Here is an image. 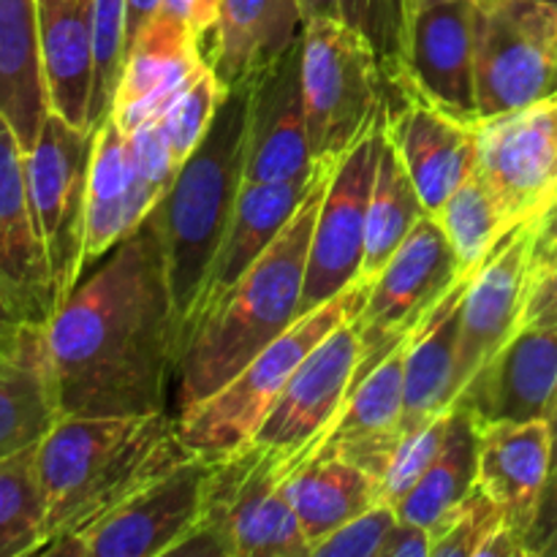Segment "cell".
<instances>
[{
	"label": "cell",
	"mask_w": 557,
	"mask_h": 557,
	"mask_svg": "<svg viewBox=\"0 0 557 557\" xmlns=\"http://www.w3.org/2000/svg\"><path fill=\"white\" fill-rule=\"evenodd\" d=\"M466 272L438 218L424 215L384 270L370 277L368 299L359 313L362 354L351 389L408 335H413Z\"/></svg>",
	"instance_id": "9c48e42d"
},
{
	"label": "cell",
	"mask_w": 557,
	"mask_h": 557,
	"mask_svg": "<svg viewBox=\"0 0 557 557\" xmlns=\"http://www.w3.org/2000/svg\"><path fill=\"white\" fill-rule=\"evenodd\" d=\"M547 428H549V466L557 471V395L553 400V408L547 413Z\"/></svg>",
	"instance_id": "f907efd6"
},
{
	"label": "cell",
	"mask_w": 557,
	"mask_h": 557,
	"mask_svg": "<svg viewBox=\"0 0 557 557\" xmlns=\"http://www.w3.org/2000/svg\"><path fill=\"white\" fill-rule=\"evenodd\" d=\"M368 292L370 277L362 275L335 299L299 315L281 337H275L264 351L256 354L215 395L196 403L188 411L174 413L185 449L205 460H215V457L253 441L297 364L337 324L362 313Z\"/></svg>",
	"instance_id": "8992f818"
},
{
	"label": "cell",
	"mask_w": 557,
	"mask_h": 557,
	"mask_svg": "<svg viewBox=\"0 0 557 557\" xmlns=\"http://www.w3.org/2000/svg\"><path fill=\"white\" fill-rule=\"evenodd\" d=\"M341 20L362 33L375 49L386 79L403 74L406 63V0H337Z\"/></svg>",
	"instance_id": "f35d334b"
},
{
	"label": "cell",
	"mask_w": 557,
	"mask_h": 557,
	"mask_svg": "<svg viewBox=\"0 0 557 557\" xmlns=\"http://www.w3.org/2000/svg\"><path fill=\"white\" fill-rule=\"evenodd\" d=\"M313 161L302 98V38L253 74L243 183L310 177Z\"/></svg>",
	"instance_id": "d6986e66"
},
{
	"label": "cell",
	"mask_w": 557,
	"mask_h": 557,
	"mask_svg": "<svg viewBox=\"0 0 557 557\" xmlns=\"http://www.w3.org/2000/svg\"><path fill=\"white\" fill-rule=\"evenodd\" d=\"M125 141H128L131 169H134L136 199H139L141 212L150 215L158 207V201L166 196L169 185H172L180 166L174 163L172 150L166 145L161 117L136 125L134 131L125 134Z\"/></svg>",
	"instance_id": "ab89813d"
},
{
	"label": "cell",
	"mask_w": 557,
	"mask_h": 557,
	"mask_svg": "<svg viewBox=\"0 0 557 557\" xmlns=\"http://www.w3.org/2000/svg\"><path fill=\"white\" fill-rule=\"evenodd\" d=\"M479 267V264H476ZM473 267V270H476ZM473 270H468L433 313L413 330L406 354V406H403V435L455 406L457 348H460L462 297Z\"/></svg>",
	"instance_id": "484cf974"
},
{
	"label": "cell",
	"mask_w": 557,
	"mask_h": 557,
	"mask_svg": "<svg viewBox=\"0 0 557 557\" xmlns=\"http://www.w3.org/2000/svg\"><path fill=\"white\" fill-rule=\"evenodd\" d=\"M128 3V47L136 38V33L161 11L163 0H125Z\"/></svg>",
	"instance_id": "c3c4849f"
},
{
	"label": "cell",
	"mask_w": 557,
	"mask_h": 557,
	"mask_svg": "<svg viewBox=\"0 0 557 557\" xmlns=\"http://www.w3.org/2000/svg\"><path fill=\"white\" fill-rule=\"evenodd\" d=\"M286 490L310 553L343 522L354 520L381 500L379 479L343 457L319 451L292 468Z\"/></svg>",
	"instance_id": "4dcf8cb0"
},
{
	"label": "cell",
	"mask_w": 557,
	"mask_h": 557,
	"mask_svg": "<svg viewBox=\"0 0 557 557\" xmlns=\"http://www.w3.org/2000/svg\"><path fill=\"white\" fill-rule=\"evenodd\" d=\"M536 223L539 215L515 223L479 261L468 281L462 297L460 348H457V392L522 330L528 294H531Z\"/></svg>",
	"instance_id": "9a60e30c"
},
{
	"label": "cell",
	"mask_w": 557,
	"mask_h": 557,
	"mask_svg": "<svg viewBox=\"0 0 557 557\" xmlns=\"http://www.w3.org/2000/svg\"><path fill=\"white\" fill-rule=\"evenodd\" d=\"M395 522V506L379 500L359 517L343 522L324 542L315 544L310 557H381V547H384Z\"/></svg>",
	"instance_id": "7bdbcfd3"
},
{
	"label": "cell",
	"mask_w": 557,
	"mask_h": 557,
	"mask_svg": "<svg viewBox=\"0 0 557 557\" xmlns=\"http://www.w3.org/2000/svg\"><path fill=\"white\" fill-rule=\"evenodd\" d=\"M386 107V103H384ZM384 114L379 123L337 161L326 196L315 215L299 313L321 308L362 277L368 207L379 169Z\"/></svg>",
	"instance_id": "7c38bea8"
},
{
	"label": "cell",
	"mask_w": 557,
	"mask_h": 557,
	"mask_svg": "<svg viewBox=\"0 0 557 557\" xmlns=\"http://www.w3.org/2000/svg\"><path fill=\"white\" fill-rule=\"evenodd\" d=\"M302 0H221L210 69L226 87L259 74L302 38Z\"/></svg>",
	"instance_id": "d4e9b609"
},
{
	"label": "cell",
	"mask_w": 557,
	"mask_h": 557,
	"mask_svg": "<svg viewBox=\"0 0 557 557\" xmlns=\"http://www.w3.org/2000/svg\"><path fill=\"white\" fill-rule=\"evenodd\" d=\"M386 71L368 38L341 16L302 30V98L313 161H341L384 114Z\"/></svg>",
	"instance_id": "52a82bcc"
},
{
	"label": "cell",
	"mask_w": 557,
	"mask_h": 557,
	"mask_svg": "<svg viewBox=\"0 0 557 557\" xmlns=\"http://www.w3.org/2000/svg\"><path fill=\"white\" fill-rule=\"evenodd\" d=\"M525 557H557V471L549 473L533 520L522 536Z\"/></svg>",
	"instance_id": "ee69618b"
},
{
	"label": "cell",
	"mask_w": 557,
	"mask_h": 557,
	"mask_svg": "<svg viewBox=\"0 0 557 557\" xmlns=\"http://www.w3.org/2000/svg\"><path fill=\"white\" fill-rule=\"evenodd\" d=\"M428 215L411 174L403 166L389 136L381 134L379 169L368 207V237H364L362 275L375 277L397 253L408 234Z\"/></svg>",
	"instance_id": "d6a6232c"
},
{
	"label": "cell",
	"mask_w": 557,
	"mask_h": 557,
	"mask_svg": "<svg viewBox=\"0 0 557 557\" xmlns=\"http://www.w3.org/2000/svg\"><path fill=\"white\" fill-rule=\"evenodd\" d=\"M324 163L326 161H321L310 177L281 180V183H243L237 205H234L232 221H228L226 234L221 239V248H218L215 259H212L205 292H201L199 305H196L194 315H190L183 335H180V348H183V341L188 337L190 326L281 237V232L288 226L294 212L299 210L305 196L310 194V188L319 180Z\"/></svg>",
	"instance_id": "603a6c76"
},
{
	"label": "cell",
	"mask_w": 557,
	"mask_h": 557,
	"mask_svg": "<svg viewBox=\"0 0 557 557\" xmlns=\"http://www.w3.org/2000/svg\"><path fill=\"white\" fill-rule=\"evenodd\" d=\"M210 460L188 457L145 484L82 531L47 544L38 555L69 557H161L174 555L199 528Z\"/></svg>",
	"instance_id": "8fae6325"
},
{
	"label": "cell",
	"mask_w": 557,
	"mask_h": 557,
	"mask_svg": "<svg viewBox=\"0 0 557 557\" xmlns=\"http://www.w3.org/2000/svg\"><path fill=\"white\" fill-rule=\"evenodd\" d=\"M446 239L466 270H473L515 223L506 218L495 196L473 169L466 183L446 199L438 215Z\"/></svg>",
	"instance_id": "e575fe53"
},
{
	"label": "cell",
	"mask_w": 557,
	"mask_h": 557,
	"mask_svg": "<svg viewBox=\"0 0 557 557\" xmlns=\"http://www.w3.org/2000/svg\"><path fill=\"white\" fill-rule=\"evenodd\" d=\"M0 283L30 324H47L58 310L47 253L27 188L25 147L0 117Z\"/></svg>",
	"instance_id": "ffe728a7"
},
{
	"label": "cell",
	"mask_w": 557,
	"mask_h": 557,
	"mask_svg": "<svg viewBox=\"0 0 557 557\" xmlns=\"http://www.w3.org/2000/svg\"><path fill=\"white\" fill-rule=\"evenodd\" d=\"M44 330L60 417L166 411L180 321L156 212L76 283Z\"/></svg>",
	"instance_id": "6da1fadb"
},
{
	"label": "cell",
	"mask_w": 557,
	"mask_h": 557,
	"mask_svg": "<svg viewBox=\"0 0 557 557\" xmlns=\"http://www.w3.org/2000/svg\"><path fill=\"white\" fill-rule=\"evenodd\" d=\"M557 395V326H522L457 392L479 430L547 419Z\"/></svg>",
	"instance_id": "ac0fdd59"
},
{
	"label": "cell",
	"mask_w": 557,
	"mask_h": 557,
	"mask_svg": "<svg viewBox=\"0 0 557 557\" xmlns=\"http://www.w3.org/2000/svg\"><path fill=\"white\" fill-rule=\"evenodd\" d=\"M549 428L536 422H504L482 430L476 484L504 509L506 525L522 542L547 484Z\"/></svg>",
	"instance_id": "cb8c5ba5"
},
{
	"label": "cell",
	"mask_w": 557,
	"mask_h": 557,
	"mask_svg": "<svg viewBox=\"0 0 557 557\" xmlns=\"http://www.w3.org/2000/svg\"><path fill=\"white\" fill-rule=\"evenodd\" d=\"M476 3H479V5H487V3H490V0H476Z\"/></svg>",
	"instance_id": "f5cc1de1"
},
{
	"label": "cell",
	"mask_w": 557,
	"mask_h": 557,
	"mask_svg": "<svg viewBox=\"0 0 557 557\" xmlns=\"http://www.w3.org/2000/svg\"><path fill=\"white\" fill-rule=\"evenodd\" d=\"M449 417L451 408L446 413H438L435 419H430V422H424L422 428L403 435L400 446H397L395 457H392L389 468H386L384 479H381V500L397 506L417 487L419 479L428 473V468L433 466L441 446H444Z\"/></svg>",
	"instance_id": "60d3db41"
},
{
	"label": "cell",
	"mask_w": 557,
	"mask_h": 557,
	"mask_svg": "<svg viewBox=\"0 0 557 557\" xmlns=\"http://www.w3.org/2000/svg\"><path fill=\"white\" fill-rule=\"evenodd\" d=\"M305 14L310 16H341V5L337 0H302Z\"/></svg>",
	"instance_id": "681fc988"
},
{
	"label": "cell",
	"mask_w": 557,
	"mask_h": 557,
	"mask_svg": "<svg viewBox=\"0 0 557 557\" xmlns=\"http://www.w3.org/2000/svg\"><path fill=\"white\" fill-rule=\"evenodd\" d=\"M47 114L38 0H0V117L30 150Z\"/></svg>",
	"instance_id": "f1b7e54d"
},
{
	"label": "cell",
	"mask_w": 557,
	"mask_h": 557,
	"mask_svg": "<svg viewBox=\"0 0 557 557\" xmlns=\"http://www.w3.org/2000/svg\"><path fill=\"white\" fill-rule=\"evenodd\" d=\"M522 326H557V196L539 212L531 261V294Z\"/></svg>",
	"instance_id": "b9f144b4"
},
{
	"label": "cell",
	"mask_w": 557,
	"mask_h": 557,
	"mask_svg": "<svg viewBox=\"0 0 557 557\" xmlns=\"http://www.w3.org/2000/svg\"><path fill=\"white\" fill-rule=\"evenodd\" d=\"M288 473L292 462L256 441L210 460L201 522L174 555L310 557Z\"/></svg>",
	"instance_id": "5b68a950"
},
{
	"label": "cell",
	"mask_w": 557,
	"mask_h": 557,
	"mask_svg": "<svg viewBox=\"0 0 557 557\" xmlns=\"http://www.w3.org/2000/svg\"><path fill=\"white\" fill-rule=\"evenodd\" d=\"M408 341L381 359L351 389L335 424L310 455H335L354 462L381 482L403 441Z\"/></svg>",
	"instance_id": "7402d4cb"
},
{
	"label": "cell",
	"mask_w": 557,
	"mask_h": 557,
	"mask_svg": "<svg viewBox=\"0 0 557 557\" xmlns=\"http://www.w3.org/2000/svg\"><path fill=\"white\" fill-rule=\"evenodd\" d=\"M44 326L30 324L16 348L0 354V460L41 444L60 419Z\"/></svg>",
	"instance_id": "83f0119b"
},
{
	"label": "cell",
	"mask_w": 557,
	"mask_h": 557,
	"mask_svg": "<svg viewBox=\"0 0 557 557\" xmlns=\"http://www.w3.org/2000/svg\"><path fill=\"white\" fill-rule=\"evenodd\" d=\"M476 172L511 223L557 196V92L476 123Z\"/></svg>",
	"instance_id": "4fadbf2b"
},
{
	"label": "cell",
	"mask_w": 557,
	"mask_h": 557,
	"mask_svg": "<svg viewBox=\"0 0 557 557\" xmlns=\"http://www.w3.org/2000/svg\"><path fill=\"white\" fill-rule=\"evenodd\" d=\"M90 3L38 0L41 69L49 112L76 128H90L92 76H96Z\"/></svg>",
	"instance_id": "4316f807"
},
{
	"label": "cell",
	"mask_w": 557,
	"mask_h": 557,
	"mask_svg": "<svg viewBox=\"0 0 557 557\" xmlns=\"http://www.w3.org/2000/svg\"><path fill=\"white\" fill-rule=\"evenodd\" d=\"M476 11V0H406V63L395 76L473 123H479Z\"/></svg>",
	"instance_id": "2e32d148"
},
{
	"label": "cell",
	"mask_w": 557,
	"mask_h": 557,
	"mask_svg": "<svg viewBox=\"0 0 557 557\" xmlns=\"http://www.w3.org/2000/svg\"><path fill=\"white\" fill-rule=\"evenodd\" d=\"M188 457L194 455L169 411L60 417L36 446L38 479L47 495V544L82 531Z\"/></svg>",
	"instance_id": "3957f363"
},
{
	"label": "cell",
	"mask_w": 557,
	"mask_h": 557,
	"mask_svg": "<svg viewBox=\"0 0 557 557\" xmlns=\"http://www.w3.org/2000/svg\"><path fill=\"white\" fill-rule=\"evenodd\" d=\"M96 128H76L49 112L41 134L25 150L33 215L47 253L58 305L85 275L87 183Z\"/></svg>",
	"instance_id": "ba28073f"
},
{
	"label": "cell",
	"mask_w": 557,
	"mask_h": 557,
	"mask_svg": "<svg viewBox=\"0 0 557 557\" xmlns=\"http://www.w3.org/2000/svg\"><path fill=\"white\" fill-rule=\"evenodd\" d=\"M384 128L428 215H438L446 199L476 169V123L446 112L403 79H392Z\"/></svg>",
	"instance_id": "e0dca14e"
},
{
	"label": "cell",
	"mask_w": 557,
	"mask_h": 557,
	"mask_svg": "<svg viewBox=\"0 0 557 557\" xmlns=\"http://www.w3.org/2000/svg\"><path fill=\"white\" fill-rule=\"evenodd\" d=\"M36 446L0 460V557L38 555L47 544V495Z\"/></svg>",
	"instance_id": "836d02e7"
},
{
	"label": "cell",
	"mask_w": 557,
	"mask_h": 557,
	"mask_svg": "<svg viewBox=\"0 0 557 557\" xmlns=\"http://www.w3.org/2000/svg\"><path fill=\"white\" fill-rule=\"evenodd\" d=\"M92 101L90 128H98L112 114L128 54V3L125 0H92Z\"/></svg>",
	"instance_id": "d590c367"
},
{
	"label": "cell",
	"mask_w": 557,
	"mask_h": 557,
	"mask_svg": "<svg viewBox=\"0 0 557 557\" xmlns=\"http://www.w3.org/2000/svg\"><path fill=\"white\" fill-rule=\"evenodd\" d=\"M207 58L201 38L174 16L158 11L131 41L120 76L112 117L123 134L147 120H158L177 92L199 74Z\"/></svg>",
	"instance_id": "44dd1931"
},
{
	"label": "cell",
	"mask_w": 557,
	"mask_h": 557,
	"mask_svg": "<svg viewBox=\"0 0 557 557\" xmlns=\"http://www.w3.org/2000/svg\"><path fill=\"white\" fill-rule=\"evenodd\" d=\"M27 326H30V321L22 315V310L16 308V302L0 283V354H9L11 348H16Z\"/></svg>",
	"instance_id": "7dc6e473"
},
{
	"label": "cell",
	"mask_w": 557,
	"mask_h": 557,
	"mask_svg": "<svg viewBox=\"0 0 557 557\" xmlns=\"http://www.w3.org/2000/svg\"><path fill=\"white\" fill-rule=\"evenodd\" d=\"M490 3H511V0H490ZM487 3V5H490Z\"/></svg>",
	"instance_id": "816d5d0a"
},
{
	"label": "cell",
	"mask_w": 557,
	"mask_h": 557,
	"mask_svg": "<svg viewBox=\"0 0 557 557\" xmlns=\"http://www.w3.org/2000/svg\"><path fill=\"white\" fill-rule=\"evenodd\" d=\"M74 3H90V0H74Z\"/></svg>",
	"instance_id": "db71d44e"
},
{
	"label": "cell",
	"mask_w": 557,
	"mask_h": 557,
	"mask_svg": "<svg viewBox=\"0 0 557 557\" xmlns=\"http://www.w3.org/2000/svg\"><path fill=\"white\" fill-rule=\"evenodd\" d=\"M250 87L253 76L228 87L210 131L180 163L166 196L152 210L166 250L169 286L177 308L180 335L199 305L212 259L221 248L243 188Z\"/></svg>",
	"instance_id": "277c9868"
},
{
	"label": "cell",
	"mask_w": 557,
	"mask_h": 557,
	"mask_svg": "<svg viewBox=\"0 0 557 557\" xmlns=\"http://www.w3.org/2000/svg\"><path fill=\"white\" fill-rule=\"evenodd\" d=\"M161 11L188 25L199 38H205L207 33L215 30L218 16H221V0H163Z\"/></svg>",
	"instance_id": "f6af8a7d"
},
{
	"label": "cell",
	"mask_w": 557,
	"mask_h": 557,
	"mask_svg": "<svg viewBox=\"0 0 557 557\" xmlns=\"http://www.w3.org/2000/svg\"><path fill=\"white\" fill-rule=\"evenodd\" d=\"M547 3H553V5H557V0H547Z\"/></svg>",
	"instance_id": "11a10c76"
},
{
	"label": "cell",
	"mask_w": 557,
	"mask_h": 557,
	"mask_svg": "<svg viewBox=\"0 0 557 557\" xmlns=\"http://www.w3.org/2000/svg\"><path fill=\"white\" fill-rule=\"evenodd\" d=\"M134 188L128 141L117 120L109 114L96 128L87 183V221H85V272L117 248L141 221H145ZM85 277V275H82Z\"/></svg>",
	"instance_id": "f546056e"
},
{
	"label": "cell",
	"mask_w": 557,
	"mask_h": 557,
	"mask_svg": "<svg viewBox=\"0 0 557 557\" xmlns=\"http://www.w3.org/2000/svg\"><path fill=\"white\" fill-rule=\"evenodd\" d=\"M226 90L228 87L218 79L215 71L207 63L201 65L199 74L177 92V98L161 114L163 136H166V145L177 166L205 139V134L212 125V117H215L223 98H226Z\"/></svg>",
	"instance_id": "8d00e7d4"
},
{
	"label": "cell",
	"mask_w": 557,
	"mask_h": 557,
	"mask_svg": "<svg viewBox=\"0 0 557 557\" xmlns=\"http://www.w3.org/2000/svg\"><path fill=\"white\" fill-rule=\"evenodd\" d=\"M479 444H482V430L462 408L451 406L444 446L417 487L395 506L397 517L430 531L451 506L460 504L476 487Z\"/></svg>",
	"instance_id": "1f68e13d"
},
{
	"label": "cell",
	"mask_w": 557,
	"mask_h": 557,
	"mask_svg": "<svg viewBox=\"0 0 557 557\" xmlns=\"http://www.w3.org/2000/svg\"><path fill=\"white\" fill-rule=\"evenodd\" d=\"M430 549H433V536L428 528L397 517L395 528L381 547V557H430Z\"/></svg>",
	"instance_id": "bcb514c9"
},
{
	"label": "cell",
	"mask_w": 557,
	"mask_h": 557,
	"mask_svg": "<svg viewBox=\"0 0 557 557\" xmlns=\"http://www.w3.org/2000/svg\"><path fill=\"white\" fill-rule=\"evenodd\" d=\"M335 166L337 161L321 166L319 180L281 237L190 326L174 370V413L215 395L302 315L310 237Z\"/></svg>",
	"instance_id": "7a4b0ae2"
},
{
	"label": "cell",
	"mask_w": 557,
	"mask_h": 557,
	"mask_svg": "<svg viewBox=\"0 0 557 557\" xmlns=\"http://www.w3.org/2000/svg\"><path fill=\"white\" fill-rule=\"evenodd\" d=\"M359 313L337 324L292 373L281 397L253 435L256 444L281 451L292 468L319 446L351 395L359 368Z\"/></svg>",
	"instance_id": "5bb4252c"
},
{
	"label": "cell",
	"mask_w": 557,
	"mask_h": 557,
	"mask_svg": "<svg viewBox=\"0 0 557 557\" xmlns=\"http://www.w3.org/2000/svg\"><path fill=\"white\" fill-rule=\"evenodd\" d=\"M479 120L522 109L557 92V5L511 0L476 11Z\"/></svg>",
	"instance_id": "30bf717a"
},
{
	"label": "cell",
	"mask_w": 557,
	"mask_h": 557,
	"mask_svg": "<svg viewBox=\"0 0 557 557\" xmlns=\"http://www.w3.org/2000/svg\"><path fill=\"white\" fill-rule=\"evenodd\" d=\"M506 515L482 487H473L457 506H451L433 528L430 557H482L490 539L504 531Z\"/></svg>",
	"instance_id": "74e56055"
}]
</instances>
